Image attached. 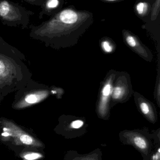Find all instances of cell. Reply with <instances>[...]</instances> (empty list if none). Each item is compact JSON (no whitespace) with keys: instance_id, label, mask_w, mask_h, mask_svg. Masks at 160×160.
Returning <instances> with one entry per match:
<instances>
[{"instance_id":"obj_17","label":"cell","mask_w":160,"mask_h":160,"mask_svg":"<svg viewBox=\"0 0 160 160\" xmlns=\"http://www.w3.org/2000/svg\"><path fill=\"white\" fill-rule=\"evenodd\" d=\"M40 155L38 154H31L26 155L24 157V158L27 160H34L37 159L38 158H40Z\"/></svg>"},{"instance_id":"obj_15","label":"cell","mask_w":160,"mask_h":160,"mask_svg":"<svg viewBox=\"0 0 160 160\" xmlns=\"http://www.w3.org/2000/svg\"><path fill=\"white\" fill-rule=\"evenodd\" d=\"M140 108L143 113L147 115L149 113V108L148 104L146 102H142L140 105Z\"/></svg>"},{"instance_id":"obj_19","label":"cell","mask_w":160,"mask_h":160,"mask_svg":"<svg viewBox=\"0 0 160 160\" xmlns=\"http://www.w3.org/2000/svg\"><path fill=\"white\" fill-rule=\"evenodd\" d=\"M100 1L103 2H120L123 0H100Z\"/></svg>"},{"instance_id":"obj_2","label":"cell","mask_w":160,"mask_h":160,"mask_svg":"<svg viewBox=\"0 0 160 160\" xmlns=\"http://www.w3.org/2000/svg\"><path fill=\"white\" fill-rule=\"evenodd\" d=\"M34 14L18 3L9 0H0V21L5 25H21L23 28H26Z\"/></svg>"},{"instance_id":"obj_8","label":"cell","mask_w":160,"mask_h":160,"mask_svg":"<svg viewBox=\"0 0 160 160\" xmlns=\"http://www.w3.org/2000/svg\"><path fill=\"white\" fill-rule=\"evenodd\" d=\"M160 9V0H156L153 7H151V19L152 21L156 20L158 16Z\"/></svg>"},{"instance_id":"obj_12","label":"cell","mask_w":160,"mask_h":160,"mask_svg":"<svg viewBox=\"0 0 160 160\" xmlns=\"http://www.w3.org/2000/svg\"><path fill=\"white\" fill-rule=\"evenodd\" d=\"M126 41L129 46L131 47H135L137 45V41L135 39V38L131 35L126 36Z\"/></svg>"},{"instance_id":"obj_4","label":"cell","mask_w":160,"mask_h":160,"mask_svg":"<svg viewBox=\"0 0 160 160\" xmlns=\"http://www.w3.org/2000/svg\"><path fill=\"white\" fill-rule=\"evenodd\" d=\"M65 0H44L40 6L39 18H43L44 15L52 17L63 9Z\"/></svg>"},{"instance_id":"obj_18","label":"cell","mask_w":160,"mask_h":160,"mask_svg":"<svg viewBox=\"0 0 160 160\" xmlns=\"http://www.w3.org/2000/svg\"><path fill=\"white\" fill-rule=\"evenodd\" d=\"M5 70V66L4 65L3 63L0 61V75H3V74H4Z\"/></svg>"},{"instance_id":"obj_3","label":"cell","mask_w":160,"mask_h":160,"mask_svg":"<svg viewBox=\"0 0 160 160\" xmlns=\"http://www.w3.org/2000/svg\"><path fill=\"white\" fill-rule=\"evenodd\" d=\"M119 137L122 144L132 146L140 152L143 160H149L154 143L152 134L148 131H124L119 133Z\"/></svg>"},{"instance_id":"obj_14","label":"cell","mask_w":160,"mask_h":160,"mask_svg":"<svg viewBox=\"0 0 160 160\" xmlns=\"http://www.w3.org/2000/svg\"><path fill=\"white\" fill-rule=\"evenodd\" d=\"M27 3L36 6L40 7L44 0H21Z\"/></svg>"},{"instance_id":"obj_11","label":"cell","mask_w":160,"mask_h":160,"mask_svg":"<svg viewBox=\"0 0 160 160\" xmlns=\"http://www.w3.org/2000/svg\"><path fill=\"white\" fill-rule=\"evenodd\" d=\"M20 140L25 145H30L33 143V140L32 138L29 135H25V134L22 135L20 138Z\"/></svg>"},{"instance_id":"obj_5","label":"cell","mask_w":160,"mask_h":160,"mask_svg":"<svg viewBox=\"0 0 160 160\" xmlns=\"http://www.w3.org/2000/svg\"><path fill=\"white\" fill-rule=\"evenodd\" d=\"M102 153L98 148L85 154H80L76 150L67 151L64 160H102Z\"/></svg>"},{"instance_id":"obj_9","label":"cell","mask_w":160,"mask_h":160,"mask_svg":"<svg viewBox=\"0 0 160 160\" xmlns=\"http://www.w3.org/2000/svg\"><path fill=\"white\" fill-rule=\"evenodd\" d=\"M155 149L153 150L149 160H160V144H154Z\"/></svg>"},{"instance_id":"obj_16","label":"cell","mask_w":160,"mask_h":160,"mask_svg":"<svg viewBox=\"0 0 160 160\" xmlns=\"http://www.w3.org/2000/svg\"><path fill=\"white\" fill-rule=\"evenodd\" d=\"M25 101L28 103H33L36 102L38 101V98L35 95H31L27 96L25 98Z\"/></svg>"},{"instance_id":"obj_6","label":"cell","mask_w":160,"mask_h":160,"mask_svg":"<svg viewBox=\"0 0 160 160\" xmlns=\"http://www.w3.org/2000/svg\"><path fill=\"white\" fill-rule=\"evenodd\" d=\"M135 9L137 14L140 17L143 18L150 12L151 6L147 2H141L136 4Z\"/></svg>"},{"instance_id":"obj_10","label":"cell","mask_w":160,"mask_h":160,"mask_svg":"<svg viewBox=\"0 0 160 160\" xmlns=\"http://www.w3.org/2000/svg\"><path fill=\"white\" fill-rule=\"evenodd\" d=\"M124 90L123 88L121 87H116L112 91V97L113 98L117 99L120 98L124 94Z\"/></svg>"},{"instance_id":"obj_1","label":"cell","mask_w":160,"mask_h":160,"mask_svg":"<svg viewBox=\"0 0 160 160\" xmlns=\"http://www.w3.org/2000/svg\"><path fill=\"white\" fill-rule=\"evenodd\" d=\"M93 22V13L69 6L63 8L40 25L32 26V32L40 36H68L82 32Z\"/></svg>"},{"instance_id":"obj_7","label":"cell","mask_w":160,"mask_h":160,"mask_svg":"<svg viewBox=\"0 0 160 160\" xmlns=\"http://www.w3.org/2000/svg\"><path fill=\"white\" fill-rule=\"evenodd\" d=\"M112 91V85L110 83H107L104 85L102 91V97L101 98V110L104 111L106 107V103L108 98Z\"/></svg>"},{"instance_id":"obj_13","label":"cell","mask_w":160,"mask_h":160,"mask_svg":"<svg viewBox=\"0 0 160 160\" xmlns=\"http://www.w3.org/2000/svg\"><path fill=\"white\" fill-rule=\"evenodd\" d=\"M101 47L103 50L106 52H111L112 51V47L110 44V42L108 41H104L101 43Z\"/></svg>"}]
</instances>
